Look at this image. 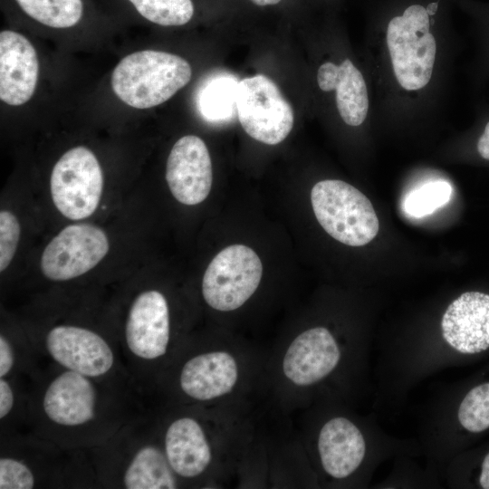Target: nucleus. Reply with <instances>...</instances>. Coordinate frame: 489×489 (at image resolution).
Returning a JSON list of instances; mask_svg holds the SVG:
<instances>
[{"label": "nucleus", "instance_id": "4", "mask_svg": "<svg viewBox=\"0 0 489 489\" xmlns=\"http://www.w3.org/2000/svg\"><path fill=\"white\" fill-rule=\"evenodd\" d=\"M263 264L256 253L244 244L220 251L208 264L202 280L206 304L218 312L242 307L257 290Z\"/></svg>", "mask_w": 489, "mask_h": 489}, {"label": "nucleus", "instance_id": "11", "mask_svg": "<svg viewBox=\"0 0 489 489\" xmlns=\"http://www.w3.org/2000/svg\"><path fill=\"white\" fill-rule=\"evenodd\" d=\"M166 180L173 197L184 205H197L207 197L213 171L203 139L186 135L174 144L167 161Z\"/></svg>", "mask_w": 489, "mask_h": 489}, {"label": "nucleus", "instance_id": "24", "mask_svg": "<svg viewBox=\"0 0 489 489\" xmlns=\"http://www.w3.org/2000/svg\"><path fill=\"white\" fill-rule=\"evenodd\" d=\"M457 417L461 426L472 433L489 427V383L476 386L465 395Z\"/></svg>", "mask_w": 489, "mask_h": 489}, {"label": "nucleus", "instance_id": "16", "mask_svg": "<svg viewBox=\"0 0 489 489\" xmlns=\"http://www.w3.org/2000/svg\"><path fill=\"white\" fill-rule=\"evenodd\" d=\"M89 378L68 369L50 383L43 408L51 421L60 426L77 427L94 417L97 394Z\"/></svg>", "mask_w": 489, "mask_h": 489}, {"label": "nucleus", "instance_id": "28", "mask_svg": "<svg viewBox=\"0 0 489 489\" xmlns=\"http://www.w3.org/2000/svg\"><path fill=\"white\" fill-rule=\"evenodd\" d=\"M14 365V353L9 341L0 336V377L6 376Z\"/></svg>", "mask_w": 489, "mask_h": 489}, {"label": "nucleus", "instance_id": "21", "mask_svg": "<svg viewBox=\"0 0 489 489\" xmlns=\"http://www.w3.org/2000/svg\"><path fill=\"white\" fill-rule=\"evenodd\" d=\"M238 82L234 75L226 73L206 79L197 98L200 114L213 122L229 120L236 111Z\"/></svg>", "mask_w": 489, "mask_h": 489}, {"label": "nucleus", "instance_id": "7", "mask_svg": "<svg viewBox=\"0 0 489 489\" xmlns=\"http://www.w3.org/2000/svg\"><path fill=\"white\" fill-rule=\"evenodd\" d=\"M244 360L232 348L221 346L188 359L178 375L180 390L188 398L210 402L229 398L242 384Z\"/></svg>", "mask_w": 489, "mask_h": 489}, {"label": "nucleus", "instance_id": "18", "mask_svg": "<svg viewBox=\"0 0 489 489\" xmlns=\"http://www.w3.org/2000/svg\"><path fill=\"white\" fill-rule=\"evenodd\" d=\"M123 483L128 489H173L178 486L164 448L145 446L129 462Z\"/></svg>", "mask_w": 489, "mask_h": 489}, {"label": "nucleus", "instance_id": "14", "mask_svg": "<svg viewBox=\"0 0 489 489\" xmlns=\"http://www.w3.org/2000/svg\"><path fill=\"white\" fill-rule=\"evenodd\" d=\"M38 75V56L31 42L16 31H1V101L11 106L26 103L34 93Z\"/></svg>", "mask_w": 489, "mask_h": 489}, {"label": "nucleus", "instance_id": "20", "mask_svg": "<svg viewBox=\"0 0 489 489\" xmlns=\"http://www.w3.org/2000/svg\"><path fill=\"white\" fill-rule=\"evenodd\" d=\"M32 21L53 29L78 25L85 15L84 0H12Z\"/></svg>", "mask_w": 489, "mask_h": 489}, {"label": "nucleus", "instance_id": "6", "mask_svg": "<svg viewBox=\"0 0 489 489\" xmlns=\"http://www.w3.org/2000/svg\"><path fill=\"white\" fill-rule=\"evenodd\" d=\"M236 113L244 130L268 145L282 142L293 126V110L278 86L263 74L238 82Z\"/></svg>", "mask_w": 489, "mask_h": 489}, {"label": "nucleus", "instance_id": "9", "mask_svg": "<svg viewBox=\"0 0 489 489\" xmlns=\"http://www.w3.org/2000/svg\"><path fill=\"white\" fill-rule=\"evenodd\" d=\"M340 346L325 327H313L296 335L283 350L280 375L290 387L306 388L328 377L340 360Z\"/></svg>", "mask_w": 489, "mask_h": 489}, {"label": "nucleus", "instance_id": "33", "mask_svg": "<svg viewBox=\"0 0 489 489\" xmlns=\"http://www.w3.org/2000/svg\"><path fill=\"white\" fill-rule=\"evenodd\" d=\"M437 8H438V3L437 2L430 3L426 7L427 12L430 16L434 15L436 13Z\"/></svg>", "mask_w": 489, "mask_h": 489}, {"label": "nucleus", "instance_id": "2", "mask_svg": "<svg viewBox=\"0 0 489 489\" xmlns=\"http://www.w3.org/2000/svg\"><path fill=\"white\" fill-rule=\"evenodd\" d=\"M311 202L321 227L337 241L362 246L377 235L379 219L369 198L353 186L337 179L316 183Z\"/></svg>", "mask_w": 489, "mask_h": 489}, {"label": "nucleus", "instance_id": "32", "mask_svg": "<svg viewBox=\"0 0 489 489\" xmlns=\"http://www.w3.org/2000/svg\"><path fill=\"white\" fill-rule=\"evenodd\" d=\"M254 5L259 6L273 5L280 3L282 0H251Z\"/></svg>", "mask_w": 489, "mask_h": 489}, {"label": "nucleus", "instance_id": "15", "mask_svg": "<svg viewBox=\"0 0 489 489\" xmlns=\"http://www.w3.org/2000/svg\"><path fill=\"white\" fill-rule=\"evenodd\" d=\"M444 340L464 354L482 352L489 348V295L467 292L455 299L441 321Z\"/></svg>", "mask_w": 489, "mask_h": 489}, {"label": "nucleus", "instance_id": "31", "mask_svg": "<svg viewBox=\"0 0 489 489\" xmlns=\"http://www.w3.org/2000/svg\"><path fill=\"white\" fill-rule=\"evenodd\" d=\"M480 485L484 489H489V453L485 455L479 478Z\"/></svg>", "mask_w": 489, "mask_h": 489}, {"label": "nucleus", "instance_id": "23", "mask_svg": "<svg viewBox=\"0 0 489 489\" xmlns=\"http://www.w3.org/2000/svg\"><path fill=\"white\" fill-rule=\"evenodd\" d=\"M451 194L449 183L429 182L410 192L404 200L403 208L411 216L423 217L446 204Z\"/></svg>", "mask_w": 489, "mask_h": 489}, {"label": "nucleus", "instance_id": "3", "mask_svg": "<svg viewBox=\"0 0 489 489\" xmlns=\"http://www.w3.org/2000/svg\"><path fill=\"white\" fill-rule=\"evenodd\" d=\"M430 15L421 5H411L393 17L387 28V45L395 76L408 91H417L430 81L436 44L429 32Z\"/></svg>", "mask_w": 489, "mask_h": 489}, {"label": "nucleus", "instance_id": "25", "mask_svg": "<svg viewBox=\"0 0 489 489\" xmlns=\"http://www.w3.org/2000/svg\"><path fill=\"white\" fill-rule=\"evenodd\" d=\"M20 237V225L16 216L7 210L0 212V271L10 264Z\"/></svg>", "mask_w": 489, "mask_h": 489}, {"label": "nucleus", "instance_id": "30", "mask_svg": "<svg viewBox=\"0 0 489 489\" xmlns=\"http://www.w3.org/2000/svg\"><path fill=\"white\" fill-rule=\"evenodd\" d=\"M477 149L482 158L489 160V121L478 140Z\"/></svg>", "mask_w": 489, "mask_h": 489}, {"label": "nucleus", "instance_id": "1", "mask_svg": "<svg viewBox=\"0 0 489 489\" xmlns=\"http://www.w3.org/2000/svg\"><path fill=\"white\" fill-rule=\"evenodd\" d=\"M192 77L188 62L155 50H142L122 58L111 74L115 95L139 110L160 105L185 87Z\"/></svg>", "mask_w": 489, "mask_h": 489}, {"label": "nucleus", "instance_id": "29", "mask_svg": "<svg viewBox=\"0 0 489 489\" xmlns=\"http://www.w3.org/2000/svg\"><path fill=\"white\" fill-rule=\"evenodd\" d=\"M14 405V393L9 383L0 379V418L6 417Z\"/></svg>", "mask_w": 489, "mask_h": 489}, {"label": "nucleus", "instance_id": "10", "mask_svg": "<svg viewBox=\"0 0 489 489\" xmlns=\"http://www.w3.org/2000/svg\"><path fill=\"white\" fill-rule=\"evenodd\" d=\"M125 337L129 350L138 358L154 360L166 355L171 327L164 294L149 290L136 297L127 317Z\"/></svg>", "mask_w": 489, "mask_h": 489}, {"label": "nucleus", "instance_id": "5", "mask_svg": "<svg viewBox=\"0 0 489 489\" xmlns=\"http://www.w3.org/2000/svg\"><path fill=\"white\" fill-rule=\"evenodd\" d=\"M56 208L67 218L81 220L97 209L103 174L94 153L83 146L67 150L55 163L50 179Z\"/></svg>", "mask_w": 489, "mask_h": 489}, {"label": "nucleus", "instance_id": "27", "mask_svg": "<svg viewBox=\"0 0 489 489\" xmlns=\"http://www.w3.org/2000/svg\"><path fill=\"white\" fill-rule=\"evenodd\" d=\"M339 74V66L327 62L321 64L317 72V82L320 89L323 91L335 90Z\"/></svg>", "mask_w": 489, "mask_h": 489}, {"label": "nucleus", "instance_id": "22", "mask_svg": "<svg viewBox=\"0 0 489 489\" xmlns=\"http://www.w3.org/2000/svg\"><path fill=\"white\" fill-rule=\"evenodd\" d=\"M146 21L160 26H180L191 21L195 14L192 0H126Z\"/></svg>", "mask_w": 489, "mask_h": 489}, {"label": "nucleus", "instance_id": "12", "mask_svg": "<svg viewBox=\"0 0 489 489\" xmlns=\"http://www.w3.org/2000/svg\"><path fill=\"white\" fill-rule=\"evenodd\" d=\"M45 343L56 362L87 377L102 376L113 366L111 348L91 330L72 325L56 326L48 332Z\"/></svg>", "mask_w": 489, "mask_h": 489}, {"label": "nucleus", "instance_id": "19", "mask_svg": "<svg viewBox=\"0 0 489 489\" xmlns=\"http://www.w3.org/2000/svg\"><path fill=\"white\" fill-rule=\"evenodd\" d=\"M335 91L337 108L344 122L360 125L369 110L368 91L361 72L349 59L339 66Z\"/></svg>", "mask_w": 489, "mask_h": 489}, {"label": "nucleus", "instance_id": "8", "mask_svg": "<svg viewBox=\"0 0 489 489\" xmlns=\"http://www.w3.org/2000/svg\"><path fill=\"white\" fill-rule=\"evenodd\" d=\"M109 248L107 235L101 228L91 224L70 225L45 246L41 270L50 280H71L94 268Z\"/></svg>", "mask_w": 489, "mask_h": 489}, {"label": "nucleus", "instance_id": "13", "mask_svg": "<svg viewBox=\"0 0 489 489\" xmlns=\"http://www.w3.org/2000/svg\"><path fill=\"white\" fill-rule=\"evenodd\" d=\"M164 451L176 475L189 479L207 472L216 457V445L207 429L190 416L179 417L168 425Z\"/></svg>", "mask_w": 489, "mask_h": 489}, {"label": "nucleus", "instance_id": "17", "mask_svg": "<svg viewBox=\"0 0 489 489\" xmlns=\"http://www.w3.org/2000/svg\"><path fill=\"white\" fill-rule=\"evenodd\" d=\"M317 448L324 472L342 479L353 474L366 453V442L360 430L348 418L335 417L321 428Z\"/></svg>", "mask_w": 489, "mask_h": 489}, {"label": "nucleus", "instance_id": "26", "mask_svg": "<svg viewBox=\"0 0 489 489\" xmlns=\"http://www.w3.org/2000/svg\"><path fill=\"white\" fill-rule=\"evenodd\" d=\"M34 476L23 462L10 457L0 459V489H31Z\"/></svg>", "mask_w": 489, "mask_h": 489}]
</instances>
